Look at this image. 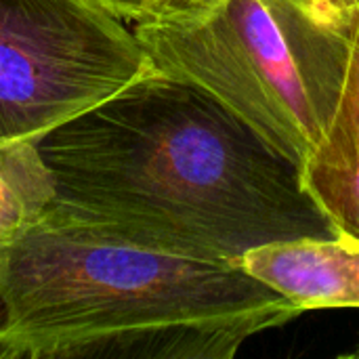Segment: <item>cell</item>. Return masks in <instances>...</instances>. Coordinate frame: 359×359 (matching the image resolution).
Instances as JSON below:
<instances>
[{"label":"cell","instance_id":"52a82bcc","mask_svg":"<svg viewBox=\"0 0 359 359\" xmlns=\"http://www.w3.org/2000/svg\"><path fill=\"white\" fill-rule=\"evenodd\" d=\"M55 181L36 141H0V246L40 223Z\"/></svg>","mask_w":359,"mask_h":359},{"label":"cell","instance_id":"9c48e42d","mask_svg":"<svg viewBox=\"0 0 359 359\" xmlns=\"http://www.w3.org/2000/svg\"><path fill=\"white\" fill-rule=\"evenodd\" d=\"M341 358H347V359H359V343L355 345V349L353 351H349V353H343Z\"/></svg>","mask_w":359,"mask_h":359},{"label":"cell","instance_id":"8992f818","mask_svg":"<svg viewBox=\"0 0 359 359\" xmlns=\"http://www.w3.org/2000/svg\"><path fill=\"white\" fill-rule=\"evenodd\" d=\"M240 265L301 313L359 309L358 240L337 236L273 242L246 252Z\"/></svg>","mask_w":359,"mask_h":359},{"label":"cell","instance_id":"277c9868","mask_svg":"<svg viewBox=\"0 0 359 359\" xmlns=\"http://www.w3.org/2000/svg\"><path fill=\"white\" fill-rule=\"evenodd\" d=\"M154 69L124 21L84 0H0V141H38Z\"/></svg>","mask_w":359,"mask_h":359},{"label":"cell","instance_id":"5b68a950","mask_svg":"<svg viewBox=\"0 0 359 359\" xmlns=\"http://www.w3.org/2000/svg\"><path fill=\"white\" fill-rule=\"evenodd\" d=\"M301 65L320 141L301 168L339 236L359 242V0H269Z\"/></svg>","mask_w":359,"mask_h":359},{"label":"cell","instance_id":"6da1fadb","mask_svg":"<svg viewBox=\"0 0 359 359\" xmlns=\"http://www.w3.org/2000/svg\"><path fill=\"white\" fill-rule=\"evenodd\" d=\"M55 181L42 221L168 255L246 252L339 231L301 168L198 86L160 69L44 133Z\"/></svg>","mask_w":359,"mask_h":359},{"label":"cell","instance_id":"7a4b0ae2","mask_svg":"<svg viewBox=\"0 0 359 359\" xmlns=\"http://www.w3.org/2000/svg\"><path fill=\"white\" fill-rule=\"evenodd\" d=\"M299 316L242 265L50 221L0 246V359H231Z\"/></svg>","mask_w":359,"mask_h":359},{"label":"cell","instance_id":"ba28073f","mask_svg":"<svg viewBox=\"0 0 359 359\" xmlns=\"http://www.w3.org/2000/svg\"><path fill=\"white\" fill-rule=\"evenodd\" d=\"M93 4L95 8L120 19L130 21L135 25L147 23L154 19H160L181 6H185L189 0H84Z\"/></svg>","mask_w":359,"mask_h":359},{"label":"cell","instance_id":"3957f363","mask_svg":"<svg viewBox=\"0 0 359 359\" xmlns=\"http://www.w3.org/2000/svg\"><path fill=\"white\" fill-rule=\"evenodd\" d=\"M133 32L156 69L210 95L303 168L320 124L269 0H189Z\"/></svg>","mask_w":359,"mask_h":359}]
</instances>
